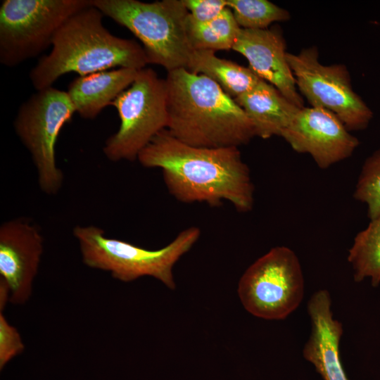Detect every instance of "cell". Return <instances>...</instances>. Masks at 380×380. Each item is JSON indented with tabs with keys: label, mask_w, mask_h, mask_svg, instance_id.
Here are the masks:
<instances>
[{
	"label": "cell",
	"mask_w": 380,
	"mask_h": 380,
	"mask_svg": "<svg viewBox=\"0 0 380 380\" xmlns=\"http://www.w3.org/2000/svg\"><path fill=\"white\" fill-rule=\"evenodd\" d=\"M227 3L242 29L265 30L272 23L291 18L288 11L267 0H227Z\"/></svg>",
	"instance_id": "ffe728a7"
},
{
	"label": "cell",
	"mask_w": 380,
	"mask_h": 380,
	"mask_svg": "<svg viewBox=\"0 0 380 380\" xmlns=\"http://www.w3.org/2000/svg\"><path fill=\"white\" fill-rule=\"evenodd\" d=\"M76 113L67 91L50 87L37 90L23 103L14 120L18 138L29 151L41 190L55 195L63 174L57 166L56 144L62 127Z\"/></svg>",
	"instance_id": "ba28073f"
},
{
	"label": "cell",
	"mask_w": 380,
	"mask_h": 380,
	"mask_svg": "<svg viewBox=\"0 0 380 380\" xmlns=\"http://www.w3.org/2000/svg\"><path fill=\"white\" fill-rule=\"evenodd\" d=\"M215 52L194 50L187 70L212 80L234 99L253 90L262 80L249 67L219 58Z\"/></svg>",
	"instance_id": "e0dca14e"
},
{
	"label": "cell",
	"mask_w": 380,
	"mask_h": 380,
	"mask_svg": "<svg viewBox=\"0 0 380 380\" xmlns=\"http://www.w3.org/2000/svg\"><path fill=\"white\" fill-rule=\"evenodd\" d=\"M286 59L300 94L310 106L332 112L349 131L368 126L373 113L353 90L344 65L322 64L315 46L303 49L297 54L287 52Z\"/></svg>",
	"instance_id": "30bf717a"
},
{
	"label": "cell",
	"mask_w": 380,
	"mask_h": 380,
	"mask_svg": "<svg viewBox=\"0 0 380 380\" xmlns=\"http://www.w3.org/2000/svg\"><path fill=\"white\" fill-rule=\"evenodd\" d=\"M92 0H4L0 6V62L14 67L51 46L65 22Z\"/></svg>",
	"instance_id": "8992f818"
},
{
	"label": "cell",
	"mask_w": 380,
	"mask_h": 380,
	"mask_svg": "<svg viewBox=\"0 0 380 380\" xmlns=\"http://www.w3.org/2000/svg\"><path fill=\"white\" fill-rule=\"evenodd\" d=\"M348 260L356 282L369 278L372 286L380 284V215L370 220L367 227L355 237Z\"/></svg>",
	"instance_id": "ac0fdd59"
},
{
	"label": "cell",
	"mask_w": 380,
	"mask_h": 380,
	"mask_svg": "<svg viewBox=\"0 0 380 380\" xmlns=\"http://www.w3.org/2000/svg\"><path fill=\"white\" fill-rule=\"evenodd\" d=\"M280 137L296 152L310 154L322 169L349 158L360 144L335 114L312 106L300 108Z\"/></svg>",
	"instance_id": "8fae6325"
},
{
	"label": "cell",
	"mask_w": 380,
	"mask_h": 380,
	"mask_svg": "<svg viewBox=\"0 0 380 380\" xmlns=\"http://www.w3.org/2000/svg\"><path fill=\"white\" fill-rule=\"evenodd\" d=\"M25 349L20 333L0 312V369Z\"/></svg>",
	"instance_id": "7402d4cb"
},
{
	"label": "cell",
	"mask_w": 380,
	"mask_h": 380,
	"mask_svg": "<svg viewBox=\"0 0 380 380\" xmlns=\"http://www.w3.org/2000/svg\"><path fill=\"white\" fill-rule=\"evenodd\" d=\"M232 49L248 60V67L259 77L298 107H304L303 98L286 59V42L279 29L241 28Z\"/></svg>",
	"instance_id": "4fadbf2b"
},
{
	"label": "cell",
	"mask_w": 380,
	"mask_h": 380,
	"mask_svg": "<svg viewBox=\"0 0 380 380\" xmlns=\"http://www.w3.org/2000/svg\"><path fill=\"white\" fill-rule=\"evenodd\" d=\"M353 196L367 205L370 220L380 215V149L364 162Z\"/></svg>",
	"instance_id": "44dd1931"
},
{
	"label": "cell",
	"mask_w": 380,
	"mask_h": 380,
	"mask_svg": "<svg viewBox=\"0 0 380 380\" xmlns=\"http://www.w3.org/2000/svg\"><path fill=\"white\" fill-rule=\"evenodd\" d=\"M148 168H160L169 192L183 203L219 206L229 203L241 213L252 210L254 185L238 147L206 148L186 144L165 129L137 157Z\"/></svg>",
	"instance_id": "6da1fadb"
},
{
	"label": "cell",
	"mask_w": 380,
	"mask_h": 380,
	"mask_svg": "<svg viewBox=\"0 0 380 380\" xmlns=\"http://www.w3.org/2000/svg\"><path fill=\"white\" fill-rule=\"evenodd\" d=\"M167 130L186 144L239 147L255 135L254 126L236 101L210 78L180 68L165 79Z\"/></svg>",
	"instance_id": "7a4b0ae2"
},
{
	"label": "cell",
	"mask_w": 380,
	"mask_h": 380,
	"mask_svg": "<svg viewBox=\"0 0 380 380\" xmlns=\"http://www.w3.org/2000/svg\"><path fill=\"white\" fill-rule=\"evenodd\" d=\"M241 27L229 8L212 21L198 23L188 15L186 30L194 50L217 51L232 49Z\"/></svg>",
	"instance_id": "d6986e66"
},
{
	"label": "cell",
	"mask_w": 380,
	"mask_h": 380,
	"mask_svg": "<svg viewBox=\"0 0 380 380\" xmlns=\"http://www.w3.org/2000/svg\"><path fill=\"white\" fill-rule=\"evenodd\" d=\"M120 126L103 148L113 162L134 161L153 137L167 129L168 114L165 81L151 68L139 70L133 83L111 104Z\"/></svg>",
	"instance_id": "52a82bcc"
},
{
	"label": "cell",
	"mask_w": 380,
	"mask_h": 380,
	"mask_svg": "<svg viewBox=\"0 0 380 380\" xmlns=\"http://www.w3.org/2000/svg\"><path fill=\"white\" fill-rule=\"evenodd\" d=\"M73 235L79 243L82 262L87 267L108 272L113 278L124 282L152 277L174 290L173 267L196 243L201 229L186 228L169 244L157 250L109 238L103 229L94 225L76 226Z\"/></svg>",
	"instance_id": "277c9868"
},
{
	"label": "cell",
	"mask_w": 380,
	"mask_h": 380,
	"mask_svg": "<svg viewBox=\"0 0 380 380\" xmlns=\"http://www.w3.org/2000/svg\"><path fill=\"white\" fill-rule=\"evenodd\" d=\"M44 250L36 225L25 219L4 222L0 227V279L10 291V303L23 305L30 298Z\"/></svg>",
	"instance_id": "7c38bea8"
},
{
	"label": "cell",
	"mask_w": 380,
	"mask_h": 380,
	"mask_svg": "<svg viewBox=\"0 0 380 380\" xmlns=\"http://www.w3.org/2000/svg\"><path fill=\"white\" fill-rule=\"evenodd\" d=\"M311 332L303 349L304 358L313 365L324 380H349L340 357L343 325L334 318L329 291L315 292L308 302Z\"/></svg>",
	"instance_id": "5bb4252c"
},
{
	"label": "cell",
	"mask_w": 380,
	"mask_h": 380,
	"mask_svg": "<svg viewBox=\"0 0 380 380\" xmlns=\"http://www.w3.org/2000/svg\"><path fill=\"white\" fill-rule=\"evenodd\" d=\"M183 2L189 17L198 23L213 20L228 8L227 0H183Z\"/></svg>",
	"instance_id": "603a6c76"
},
{
	"label": "cell",
	"mask_w": 380,
	"mask_h": 380,
	"mask_svg": "<svg viewBox=\"0 0 380 380\" xmlns=\"http://www.w3.org/2000/svg\"><path fill=\"white\" fill-rule=\"evenodd\" d=\"M304 288L296 253L286 246H276L246 269L237 291L243 308L252 315L281 320L298 308Z\"/></svg>",
	"instance_id": "9c48e42d"
},
{
	"label": "cell",
	"mask_w": 380,
	"mask_h": 380,
	"mask_svg": "<svg viewBox=\"0 0 380 380\" xmlns=\"http://www.w3.org/2000/svg\"><path fill=\"white\" fill-rule=\"evenodd\" d=\"M92 4L139 39L148 63L167 72L187 69L194 49L187 35L189 12L183 0H92Z\"/></svg>",
	"instance_id": "5b68a950"
},
{
	"label": "cell",
	"mask_w": 380,
	"mask_h": 380,
	"mask_svg": "<svg viewBox=\"0 0 380 380\" xmlns=\"http://www.w3.org/2000/svg\"><path fill=\"white\" fill-rule=\"evenodd\" d=\"M139 70L118 68L75 78L67 92L75 112L82 118L94 119L133 83Z\"/></svg>",
	"instance_id": "9a60e30c"
},
{
	"label": "cell",
	"mask_w": 380,
	"mask_h": 380,
	"mask_svg": "<svg viewBox=\"0 0 380 380\" xmlns=\"http://www.w3.org/2000/svg\"><path fill=\"white\" fill-rule=\"evenodd\" d=\"M10 302V291L6 284L0 279V312H2L7 304Z\"/></svg>",
	"instance_id": "cb8c5ba5"
},
{
	"label": "cell",
	"mask_w": 380,
	"mask_h": 380,
	"mask_svg": "<svg viewBox=\"0 0 380 380\" xmlns=\"http://www.w3.org/2000/svg\"><path fill=\"white\" fill-rule=\"evenodd\" d=\"M93 4L68 18L56 34L48 55L30 70L36 90L52 87L65 74L79 76L116 67L141 70L148 63L143 47L111 34Z\"/></svg>",
	"instance_id": "3957f363"
},
{
	"label": "cell",
	"mask_w": 380,
	"mask_h": 380,
	"mask_svg": "<svg viewBox=\"0 0 380 380\" xmlns=\"http://www.w3.org/2000/svg\"><path fill=\"white\" fill-rule=\"evenodd\" d=\"M234 100L252 122L255 135L264 139L280 136L300 109L265 80Z\"/></svg>",
	"instance_id": "2e32d148"
}]
</instances>
